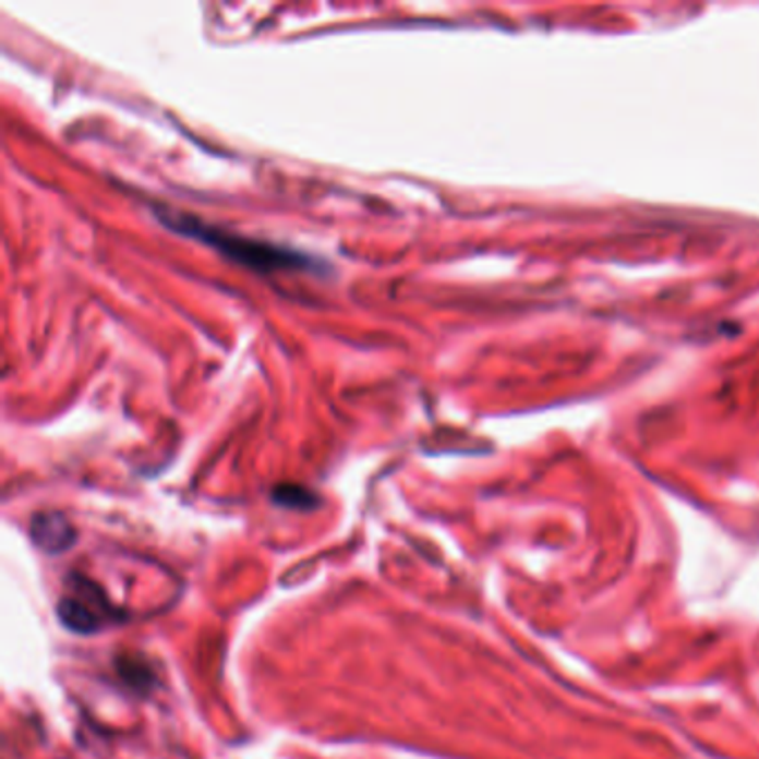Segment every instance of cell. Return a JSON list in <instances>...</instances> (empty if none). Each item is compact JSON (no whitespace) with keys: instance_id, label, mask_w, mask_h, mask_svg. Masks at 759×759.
Wrapping results in <instances>:
<instances>
[{"instance_id":"cell-1","label":"cell","mask_w":759,"mask_h":759,"mask_svg":"<svg viewBox=\"0 0 759 759\" xmlns=\"http://www.w3.org/2000/svg\"><path fill=\"white\" fill-rule=\"evenodd\" d=\"M158 219L166 224L172 232L181 237H190L194 241H201L209 248H214L226 258L252 269L258 275H273V273H321V261L314 256H308L305 252H297L286 245L269 243L263 239L243 237L230 230H221L212 224H205L192 214L185 212H170L160 209Z\"/></svg>"},{"instance_id":"cell-2","label":"cell","mask_w":759,"mask_h":759,"mask_svg":"<svg viewBox=\"0 0 759 759\" xmlns=\"http://www.w3.org/2000/svg\"><path fill=\"white\" fill-rule=\"evenodd\" d=\"M57 611L63 626L79 635H94L123 619V613L107 600L105 590L79 573L68 577V592Z\"/></svg>"},{"instance_id":"cell-3","label":"cell","mask_w":759,"mask_h":759,"mask_svg":"<svg viewBox=\"0 0 759 759\" xmlns=\"http://www.w3.org/2000/svg\"><path fill=\"white\" fill-rule=\"evenodd\" d=\"M34 544L47 555H61L76 541V530L63 513H38L32 519Z\"/></svg>"},{"instance_id":"cell-4","label":"cell","mask_w":759,"mask_h":759,"mask_svg":"<svg viewBox=\"0 0 759 759\" xmlns=\"http://www.w3.org/2000/svg\"><path fill=\"white\" fill-rule=\"evenodd\" d=\"M273 502L281 508L290 510H312L318 506V497L305 485L281 483L273 491Z\"/></svg>"},{"instance_id":"cell-5","label":"cell","mask_w":759,"mask_h":759,"mask_svg":"<svg viewBox=\"0 0 759 759\" xmlns=\"http://www.w3.org/2000/svg\"><path fill=\"white\" fill-rule=\"evenodd\" d=\"M117 673L121 675V679L136 690H147L154 684V673L145 666V662L141 658L134 655H123L117 662Z\"/></svg>"}]
</instances>
